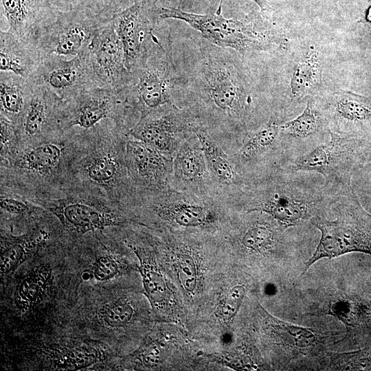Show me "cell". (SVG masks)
<instances>
[{"mask_svg":"<svg viewBox=\"0 0 371 371\" xmlns=\"http://www.w3.org/2000/svg\"><path fill=\"white\" fill-rule=\"evenodd\" d=\"M322 125L319 113L313 104L307 103L303 112L295 119L279 125L280 132L295 137H306L315 134Z\"/></svg>","mask_w":371,"mask_h":371,"instance_id":"obj_29","label":"cell"},{"mask_svg":"<svg viewBox=\"0 0 371 371\" xmlns=\"http://www.w3.org/2000/svg\"><path fill=\"white\" fill-rule=\"evenodd\" d=\"M52 269L49 265H38L32 267L17 284L14 300L21 311H28L43 300L50 284Z\"/></svg>","mask_w":371,"mask_h":371,"instance_id":"obj_15","label":"cell"},{"mask_svg":"<svg viewBox=\"0 0 371 371\" xmlns=\"http://www.w3.org/2000/svg\"><path fill=\"white\" fill-rule=\"evenodd\" d=\"M118 169L116 160L106 155L98 157L88 165L87 172L89 177L95 182L107 183L115 177Z\"/></svg>","mask_w":371,"mask_h":371,"instance_id":"obj_33","label":"cell"},{"mask_svg":"<svg viewBox=\"0 0 371 371\" xmlns=\"http://www.w3.org/2000/svg\"><path fill=\"white\" fill-rule=\"evenodd\" d=\"M134 315V309L128 300L120 298L106 302L97 311L98 322L106 328H115L128 324Z\"/></svg>","mask_w":371,"mask_h":371,"instance_id":"obj_30","label":"cell"},{"mask_svg":"<svg viewBox=\"0 0 371 371\" xmlns=\"http://www.w3.org/2000/svg\"><path fill=\"white\" fill-rule=\"evenodd\" d=\"M207 166L199 140L196 143L186 141L181 144L174 161L175 175L179 180L196 184L203 179Z\"/></svg>","mask_w":371,"mask_h":371,"instance_id":"obj_17","label":"cell"},{"mask_svg":"<svg viewBox=\"0 0 371 371\" xmlns=\"http://www.w3.org/2000/svg\"><path fill=\"white\" fill-rule=\"evenodd\" d=\"M0 41L1 71L30 79L43 60L36 46L7 30H1Z\"/></svg>","mask_w":371,"mask_h":371,"instance_id":"obj_12","label":"cell"},{"mask_svg":"<svg viewBox=\"0 0 371 371\" xmlns=\"http://www.w3.org/2000/svg\"><path fill=\"white\" fill-rule=\"evenodd\" d=\"M275 232L265 223H256L247 229L241 238L246 249L253 251H263L274 244Z\"/></svg>","mask_w":371,"mask_h":371,"instance_id":"obj_31","label":"cell"},{"mask_svg":"<svg viewBox=\"0 0 371 371\" xmlns=\"http://www.w3.org/2000/svg\"><path fill=\"white\" fill-rule=\"evenodd\" d=\"M127 155L135 172L152 183L162 184L168 175V164L163 153L138 140L128 141Z\"/></svg>","mask_w":371,"mask_h":371,"instance_id":"obj_14","label":"cell"},{"mask_svg":"<svg viewBox=\"0 0 371 371\" xmlns=\"http://www.w3.org/2000/svg\"><path fill=\"white\" fill-rule=\"evenodd\" d=\"M62 148L54 144H44L28 150L19 161L21 168L45 174L59 163Z\"/></svg>","mask_w":371,"mask_h":371,"instance_id":"obj_25","label":"cell"},{"mask_svg":"<svg viewBox=\"0 0 371 371\" xmlns=\"http://www.w3.org/2000/svg\"><path fill=\"white\" fill-rule=\"evenodd\" d=\"M312 223L320 231L321 236L301 276L322 258L332 259L351 252L371 255V214L363 208L352 191L340 217L328 221L315 216Z\"/></svg>","mask_w":371,"mask_h":371,"instance_id":"obj_3","label":"cell"},{"mask_svg":"<svg viewBox=\"0 0 371 371\" xmlns=\"http://www.w3.org/2000/svg\"><path fill=\"white\" fill-rule=\"evenodd\" d=\"M30 79L43 85L60 99L100 87L83 54L71 58L54 56L45 57Z\"/></svg>","mask_w":371,"mask_h":371,"instance_id":"obj_9","label":"cell"},{"mask_svg":"<svg viewBox=\"0 0 371 371\" xmlns=\"http://www.w3.org/2000/svg\"><path fill=\"white\" fill-rule=\"evenodd\" d=\"M156 1L136 3L111 17L123 46L125 65L133 74L146 61L158 38L154 30L161 21Z\"/></svg>","mask_w":371,"mask_h":371,"instance_id":"obj_6","label":"cell"},{"mask_svg":"<svg viewBox=\"0 0 371 371\" xmlns=\"http://www.w3.org/2000/svg\"><path fill=\"white\" fill-rule=\"evenodd\" d=\"M194 133L203 150L207 168L221 183L229 184L235 180V171L223 150L199 125H196Z\"/></svg>","mask_w":371,"mask_h":371,"instance_id":"obj_21","label":"cell"},{"mask_svg":"<svg viewBox=\"0 0 371 371\" xmlns=\"http://www.w3.org/2000/svg\"><path fill=\"white\" fill-rule=\"evenodd\" d=\"M365 21L367 23L371 25V4H370L366 11Z\"/></svg>","mask_w":371,"mask_h":371,"instance_id":"obj_41","label":"cell"},{"mask_svg":"<svg viewBox=\"0 0 371 371\" xmlns=\"http://www.w3.org/2000/svg\"><path fill=\"white\" fill-rule=\"evenodd\" d=\"M0 1L1 22H5L7 25L5 30L35 45L41 32L56 19L59 13L49 0Z\"/></svg>","mask_w":371,"mask_h":371,"instance_id":"obj_10","label":"cell"},{"mask_svg":"<svg viewBox=\"0 0 371 371\" xmlns=\"http://www.w3.org/2000/svg\"><path fill=\"white\" fill-rule=\"evenodd\" d=\"M211 4L217 5V9L215 12L221 13L222 5L225 0H207ZM254 2L260 10V14L267 17L272 11L273 6L267 0H249ZM183 0H161L157 4L166 7L180 8V5Z\"/></svg>","mask_w":371,"mask_h":371,"instance_id":"obj_38","label":"cell"},{"mask_svg":"<svg viewBox=\"0 0 371 371\" xmlns=\"http://www.w3.org/2000/svg\"><path fill=\"white\" fill-rule=\"evenodd\" d=\"M106 17L101 12L87 10L59 12L36 42L42 58L52 56L71 58L82 54Z\"/></svg>","mask_w":371,"mask_h":371,"instance_id":"obj_5","label":"cell"},{"mask_svg":"<svg viewBox=\"0 0 371 371\" xmlns=\"http://www.w3.org/2000/svg\"><path fill=\"white\" fill-rule=\"evenodd\" d=\"M151 1H157V0H102L103 9L101 12L112 17L115 14L136 3Z\"/></svg>","mask_w":371,"mask_h":371,"instance_id":"obj_39","label":"cell"},{"mask_svg":"<svg viewBox=\"0 0 371 371\" xmlns=\"http://www.w3.org/2000/svg\"><path fill=\"white\" fill-rule=\"evenodd\" d=\"M245 295V289L241 285L232 287L225 295L221 313L226 322L232 320L238 313Z\"/></svg>","mask_w":371,"mask_h":371,"instance_id":"obj_36","label":"cell"},{"mask_svg":"<svg viewBox=\"0 0 371 371\" xmlns=\"http://www.w3.org/2000/svg\"><path fill=\"white\" fill-rule=\"evenodd\" d=\"M104 358L101 346L86 341L65 349L58 357L56 364L62 370H82L102 362Z\"/></svg>","mask_w":371,"mask_h":371,"instance_id":"obj_24","label":"cell"},{"mask_svg":"<svg viewBox=\"0 0 371 371\" xmlns=\"http://www.w3.org/2000/svg\"><path fill=\"white\" fill-rule=\"evenodd\" d=\"M368 2L370 3V4H371V0H368Z\"/></svg>","mask_w":371,"mask_h":371,"instance_id":"obj_43","label":"cell"},{"mask_svg":"<svg viewBox=\"0 0 371 371\" xmlns=\"http://www.w3.org/2000/svg\"><path fill=\"white\" fill-rule=\"evenodd\" d=\"M0 80L1 111L8 115H19L25 109L28 99L29 80L4 71H1Z\"/></svg>","mask_w":371,"mask_h":371,"instance_id":"obj_19","label":"cell"},{"mask_svg":"<svg viewBox=\"0 0 371 371\" xmlns=\"http://www.w3.org/2000/svg\"><path fill=\"white\" fill-rule=\"evenodd\" d=\"M322 67L319 54L311 49L295 65L290 82L293 98H302L318 87L321 82Z\"/></svg>","mask_w":371,"mask_h":371,"instance_id":"obj_18","label":"cell"},{"mask_svg":"<svg viewBox=\"0 0 371 371\" xmlns=\"http://www.w3.org/2000/svg\"><path fill=\"white\" fill-rule=\"evenodd\" d=\"M161 0H157V3H158Z\"/></svg>","mask_w":371,"mask_h":371,"instance_id":"obj_44","label":"cell"},{"mask_svg":"<svg viewBox=\"0 0 371 371\" xmlns=\"http://www.w3.org/2000/svg\"><path fill=\"white\" fill-rule=\"evenodd\" d=\"M43 236L38 238L27 236L14 238L7 245H1L0 273L2 278L12 276L36 250Z\"/></svg>","mask_w":371,"mask_h":371,"instance_id":"obj_23","label":"cell"},{"mask_svg":"<svg viewBox=\"0 0 371 371\" xmlns=\"http://www.w3.org/2000/svg\"><path fill=\"white\" fill-rule=\"evenodd\" d=\"M318 200L308 199L284 190L271 193L249 212H260L273 217L284 228L301 224L310 218Z\"/></svg>","mask_w":371,"mask_h":371,"instance_id":"obj_11","label":"cell"},{"mask_svg":"<svg viewBox=\"0 0 371 371\" xmlns=\"http://www.w3.org/2000/svg\"><path fill=\"white\" fill-rule=\"evenodd\" d=\"M161 213L175 223L184 227H197L206 223L210 212L203 206L190 202L176 201L160 207Z\"/></svg>","mask_w":371,"mask_h":371,"instance_id":"obj_26","label":"cell"},{"mask_svg":"<svg viewBox=\"0 0 371 371\" xmlns=\"http://www.w3.org/2000/svg\"><path fill=\"white\" fill-rule=\"evenodd\" d=\"M54 212L65 227L81 234L121 223L113 214L82 202L62 203Z\"/></svg>","mask_w":371,"mask_h":371,"instance_id":"obj_13","label":"cell"},{"mask_svg":"<svg viewBox=\"0 0 371 371\" xmlns=\"http://www.w3.org/2000/svg\"><path fill=\"white\" fill-rule=\"evenodd\" d=\"M159 16L161 21L173 19L183 21L212 44L231 49L242 56L286 46L284 38L267 24L261 14L240 19L226 18L221 13L198 14L160 5Z\"/></svg>","mask_w":371,"mask_h":371,"instance_id":"obj_2","label":"cell"},{"mask_svg":"<svg viewBox=\"0 0 371 371\" xmlns=\"http://www.w3.org/2000/svg\"><path fill=\"white\" fill-rule=\"evenodd\" d=\"M178 274L180 282L189 293L194 291L196 285V267L192 257L181 254L177 258Z\"/></svg>","mask_w":371,"mask_h":371,"instance_id":"obj_35","label":"cell"},{"mask_svg":"<svg viewBox=\"0 0 371 371\" xmlns=\"http://www.w3.org/2000/svg\"><path fill=\"white\" fill-rule=\"evenodd\" d=\"M181 63L176 64L179 83L176 100L186 101V109L198 124L232 127L240 123L252 103L251 86L232 53L201 37L192 38Z\"/></svg>","mask_w":371,"mask_h":371,"instance_id":"obj_1","label":"cell"},{"mask_svg":"<svg viewBox=\"0 0 371 371\" xmlns=\"http://www.w3.org/2000/svg\"><path fill=\"white\" fill-rule=\"evenodd\" d=\"M82 54L100 87L128 92L136 83V77L126 67L122 43L111 17L103 20Z\"/></svg>","mask_w":371,"mask_h":371,"instance_id":"obj_7","label":"cell"},{"mask_svg":"<svg viewBox=\"0 0 371 371\" xmlns=\"http://www.w3.org/2000/svg\"><path fill=\"white\" fill-rule=\"evenodd\" d=\"M279 125L271 120L251 133L239 152L241 157L252 159L271 146L280 133Z\"/></svg>","mask_w":371,"mask_h":371,"instance_id":"obj_28","label":"cell"},{"mask_svg":"<svg viewBox=\"0 0 371 371\" xmlns=\"http://www.w3.org/2000/svg\"><path fill=\"white\" fill-rule=\"evenodd\" d=\"M333 362L339 370H371V346L357 351L334 354Z\"/></svg>","mask_w":371,"mask_h":371,"instance_id":"obj_32","label":"cell"},{"mask_svg":"<svg viewBox=\"0 0 371 371\" xmlns=\"http://www.w3.org/2000/svg\"><path fill=\"white\" fill-rule=\"evenodd\" d=\"M49 1L59 12L87 10L99 13L103 9L102 0H49Z\"/></svg>","mask_w":371,"mask_h":371,"instance_id":"obj_37","label":"cell"},{"mask_svg":"<svg viewBox=\"0 0 371 371\" xmlns=\"http://www.w3.org/2000/svg\"><path fill=\"white\" fill-rule=\"evenodd\" d=\"M133 74L136 83L129 95L135 98L141 117L166 104H175L179 73L170 34L165 47L157 39L144 63Z\"/></svg>","mask_w":371,"mask_h":371,"instance_id":"obj_4","label":"cell"},{"mask_svg":"<svg viewBox=\"0 0 371 371\" xmlns=\"http://www.w3.org/2000/svg\"><path fill=\"white\" fill-rule=\"evenodd\" d=\"M0 205L1 209L12 214H20L27 209L25 203L12 198L1 199Z\"/></svg>","mask_w":371,"mask_h":371,"instance_id":"obj_40","label":"cell"},{"mask_svg":"<svg viewBox=\"0 0 371 371\" xmlns=\"http://www.w3.org/2000/svg\"><path fill=\"white\" fill-rule=\"evenodd\" d=\"M270 319L273 333L278 340L284 346L305 348L315 343L316 335L311 329L290 324L276 318Z\"/></svg>","mask_w":371,"mask_h":371,"instance_id":"obj_27","label":"cell"},{"mask_svg":"<svg viewBox=\"0 0 371 371\" xmlns=\"http://www.w3.org/2000/svg\"><path fill=\"white\" fill-rule=\"evenodd\" d=\"M139 260V271L144 289L153 307H157L166 297V285L152 255L144 249L128 244Z\"/></svg>","mask_w":371,"mask_h":371,"instance_id":"obj_20","label":"cell"},{"mask_svg":"<svg viewBox=\"0 0 371 371\" xmlns=\"http://www.w3.org/2000/svg\"><path fill=\"white\" fill-rule=\"evenodd\" d=\"M367 161H368V165L371 166V145L370 146V148H368Z\"/></svg>","mask_w":371,"mask_h":371,"instance_id":"obj_42","label":"cell"},{"mask_svg":"<svg viewBox=\"0 0 371 371\" xmlns=\"http://www.w3.org/2000/svg\"><path fill=\"white\" fill-rule=\"evenodd\" d=\"M345 139L331 133L330 140L314 148L297 158L293 164V170L309 171L329 175L337 161L339 146Z\"/></svg>","mask_w":371,"mask_h":371,"instance_id":"obj_16","label":"cell"},{"mask_svg":"<svg viewBox=\"0 0 371 371\" xmlns=\"http://www.w3.org/2000/svg\"><path fill=\"white\" fill-rule=\"evenodd\" d=\"M335 112L341 120L357 128L371 127V98L349 91L336 98Z\"/></svg>","mask_w":371,"mask_h":371,"instance_id":"obj_22","label":"cell"},{"mask_svg":"<svg viewBox=\"0 0 371 371\" xmlns=\"http://www.w3.org/2000/svg\"><path fill=\"white\" fill-rule=\"evenodd\" d=\"M120 272L117 258L111 253L99 254L91 267L92 277L97 281L106 282L115 278Z\"/></svg>","mask_w":371,"mask_h":371,"instance_id":"obj_34","label":"cell"},{"mask_svg":"<svg viewBox=\"0 0 371 371\" xmlns=\"http://www.w3.org/2000/svg\"><path fill=\"white\" fill-rule=\"evenodd\" d=\"M196 125L188 109L181 111L175 104H166L141 117L129 133L161 153H170Z\"/></svg>","mask_w":371,"mask_h":371,"instance_id":"obj_8","label":"cell"}]
</instances>
